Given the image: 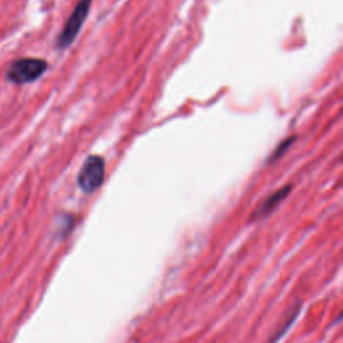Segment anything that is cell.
I'll use <instances>...</instances> for the list:
<instances>
[{
	"label": "cell",
	"instance_id": "cell-1",
	"mask_svg": "<svg viewBox=\"0 0 343 343\" xmlns=\"http://www.w3.org/2000/svg\"><path fill=\"white\" fill-rule=\"evenodd\" d=\"M49 63L40 58H20L11 64L7 73V79L16 85L31 84L36 79H39L46 70Z\"/></svg>",
	"mask_w": 343,
	"mask_h": 343
},
{
	"label": "cell",
	"instance_id": "cell-2",
	"mask_svg": "<svg viewBox=\"0 0 343 343\" xmlns=\"http://www.w3.org/2000/svg\"><path fill=\"white\" fill-rule=\"evenodd\" d=\"M90 7H91V0H79L78 4L75 5V8L70 14L69 19L64 23L63 29L59 34L58 42H57L58 49H67L75 40L84 26L85 20L87 18Z\"/></svg>",
	"mask_w": 343,
	"mask_h": 343
},
{
	"label": "cell",
	"instance_id": "cell-3",
	"mask_svg": "<svg viewBox=\"0 0 343 343\" xmlns=\"http://www.w3.org/2000/svg\"><path fill=\"white\" fill-rule=\"evenodd\" d=\"M105 180V160L101 156H90L78 173V185L85 193H93Z\"/></svg>",
	"mask_w": 343,
	"mask_h": 343
},
{
	"label": "cell",
	"instance_id": "cell-4",
	"mask_svg": "<svg viewBox=\"0 0 343 343\" xmlns=\"http://www.w3.org/2000/svg\"><path fill=\"white\" fill-rule=\"evenodd\" d=\"M291 189H292V185H286L283 186L282 189H279V191H276L275 193H272L267 200L261 204V205L256 209L255 212H254V215H252V220H256V219H261V217H265V216H268L271 213V212L274 211L276 206L279 205L282 201L285 200L286 197L288 196V193L291 192Z\"/></svg>",
	"mask_w": 343,
	"mask_h": 343
},
{
	"label": "cell",
	"instance_id": "cell-5",
	"mask_svg": "<svg viewBox=\"0 0 343 343\" xmlns=\"http://www.w3.org/2000/svg\"><path fill=\"white\" fill-rule=\"evenodd\" d=\"M298 314H299V307H296V309H295V310H292V315H291V316H289V318L287 319V320H286L285 324H283V327H282V329H280V330H278V331L275 333V335H274V337H272V339H271V341H270V343H275V342H276V341H278V339H280V338H282V337H283V335H285L286 331L288 330L289 326H291V324H292V322H294L295 319H296Z\"/></svg>",
	"mask_w": 343,
	"mask_h": 343
},
{
	"label": "cell",
	"instance_id": "cell-6",
	"mask_svg": "<svg viewBox=\"0 0 343 343\" xmlns=\"http://www.w3.org/2000/svg\"><path fill=\"white\" fill-rule=\"evenodd\" d=\"M294 141H295V137H291V138H287L285 143H280L279 146L275 149V152L272 153V157H271V161H272V160H276V158H278V157H280V156H282V154H283V153H285L286 150L288 149L289 145L294 143Z\"/></svg>",
	"mask_w": 343,
	"mask_h": 343
}]
</instances>
